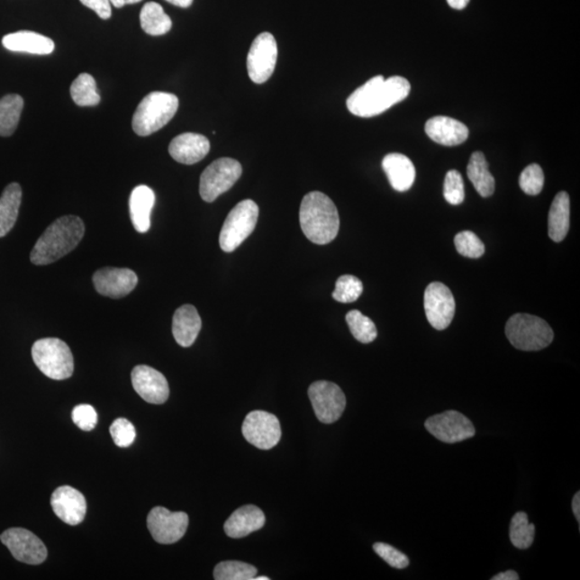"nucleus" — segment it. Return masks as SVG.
I'll return each mask as SVG.
<instances>
[{"label": "nucleus", "instance_id": "c756f323", "mask_svg": "<svg viewBox=\"0 0 580 580\" xmlns=\"http://www.w3.org/2000/svg\"><path fill=\"white\" fill-rule=\"evenodd\" d=\"M142 30L150 36H163L169 32L172 21L158 3H147L140 13Z\"/></svg>", "mask_w": 580, "mask_h": 580}, {"label": "nucleus", "instance_id": "6ab92c4d", "mask_svg": "<svg viewBox=\"0 0 580 580\" xmlns=\"http://www.w3.org/2000/svg\"><path fill=\"white\" fill-rule=\"evenodd\" d=\"M210 152L209 139L199 133L186 132L177 136L169 145L171 158L177 163L194 165Z\"/></svg>", "mask_w": 580, "mask_h": 580}, {"label": "nucleus", "instance_id": "58836bf2", "mask_svg": "<svg viewBox=\"0 0 580 580\" xmlns=\"http://www.w3.org/2000/svg\"><path fill=\"white\" fill-rule=\"evenodd\" d=\"M111 437L119 448H128L136 439V429L125 418H117L110 427Z\"/></svg>", "mask_w": 580, "mask_h": 580}, {"label": "nucleus", "instance_id": "09e8293b", "mask_svg": "<svg viewBox=\"0 0 580 580\" xmlns=\"http://www.w3.org/2000/svg\"><path fill=\"white\" fill-rule=\"evenodd\" d=\"M254 579L255 580H269L270 578L267 577V576H261V577H255Z\"/></svg>", "mask_w": 580, "mask_h": 580}, {"label": "nucleus", "instance_id": "c85d7f7f", "mask_svg": "<svg viewBox=\"0 0 580 580\" xmlns=\"http://www.w3.org/2000/svg\"><path fill=\"white\" fill-rule=\"evenodd\" d=\"M24 99L20 95L11 94L0 99V136H13L18 128Z\"/></svg>", "mask_w": 580, "mask_h": 580}, {"label": "nucleus", "instance_id": "a211bd4d", "mask_svg": "<svg viewBox=\"0 0 580 580\" xmlns=\"http://www.w3.org/2000/svg\"><path fill=\"white\" fill-rule=\"evenodd\" d=\"M51 505L55 515L69 526H77L85 521L86 500L79 490L70 486L58 488L51 496Z\"/></svg>", "mask_w": 580, "mask_h": 580}, {"label": "nucleus", "instance_id": "ea45409f", "mask_svg": "<svg viewBox=\"0 0 580 580\" xmlns=\"http://www.w3.org/2000/svg\"><path fill=\"white\" fill-rule=\"evenodd\" d=\"M373 549H375L376 554L392 567L403 570V568H405L410 565L409 557H407L403 552L393 548L392 545L376 543L373 545Z\"/></svg>", "mask_w": 580, "mask_h": 580}, {"label": "nucleus", "instance_id": "b1692460", "mask_svg": "<svg viewBox=\"0 0 580 580\" xmlns=\"http://www.w3.org/2000/svg\"><path fill=\"white\" fill-rule=\"evenodd\" d=\"M3 46L13 52L49 55L53 53L55 43L51 38L41 33L21 31L3 38Z\"/></svg>", "mask_w": 580, "mask_h": 580}, {"label": "nucleus", "instance_id": "2f4dec72", "mask_svg": "<svg viewBox=\"0 0 580 580\" xmlns=\"http://www.w3.org/2000/svg\"><path fill=\"white\" fill-rule=\"evenodd\" d=\"M535 527L529 522L526 512H516L511 521L510 539L512 545L518 549L531 548L534 540Z\"/></svg>", "mask_w": 580, "mask_h": 580}, {"label": "nucleus", "instance_id": "5701e85b", "mask_svg": "<svg viewBox=\"0 0 580 580\" xmlns=\"http://www.w3.org/2000/svg\"><path fill=\"white\" fill-rule=\"evenodd\" d=\"M202 326V319L197 309L191 304H186L176 311L172 321V333L178 345L182 348H189L196 341Z\"/></svg>", "mask_w": 580, "mask_h": 580}, {"label": "nucleus", "instance_id": "7ed1b4c3", "mask_svg": "<svg viewBox=\"0 0 580 580\" xmlns=\"http://www.w3.org/2000/svg\"><path fill=\"white\" fill-rule=\"evenodd\" d=\"M300 225L311 242L325 245L337 238L340 216L336 204L321 192L306 194L300 205Z\"/></svg>", "mask_w": 580, "mask_h": 580}, {"label": "nucleus", "instance_id": "dca6fc26", "mask_svg": "<svg viewBox=\"0 0 580 580\" xmlns=\"http://www.w3.org/2000/svg\"><path fill=\"white\" fill-rule=\"evenodd\" d=\"M133 389L140 397L152 404H163L169 398L168 381L163 373L149 366H137L131 372Z\"/></svg>", "mask_w": 580, "mask_h": 580}, {"label": "nucleus", "instance_id": "f3484780", "mask_svg": "<svg viewBox=\"0 0 580 580\" xmlns=\"http://www.w3.org/2000/svg\"><path fill=\"white\" fill-rule=\"evenodd\" d=\"M97 293L105 297L119 299L130 295L138 284L135 272L126 267H104L93 276Z\"/></svg>", "mask_w": 580, "mask_h": 580}, {"label": "nucleus", "instance_id": "1a4fd4ad", "mask_svg": "<svg viewBox=\"0 0 580 580\" xmlns=\"http://www.w3.org/2000/svg\"><path fill=\"white\" fill-rule=\"evenodd\" d=\"M309 398L315 415L322 423H333L341 418L347 398L337 384L319 381L311 385Z\"/></svg>", "mask_w": 580, "mask_h": 580}, {"label": "nucleus", "instance_id": "4468645a", "mask_svg": "<svg viewBox=\"0 0 580 580\" xmlns=\"http://www.w3.org/2000/svg\"><path fill=\"white\" fill-rule=\"evenodd\" d=\"M188 516L184 512H170L165 507H154L148 516V529L156 542L175 544L186 533Z\"/></svg>", "mask_w": 580, "mask_h": 580}, {"label": "nucleus", "instance_id": "a18cd8bd", "mask_svg": "<svg viewBox=\"0 0 580 580\" xmlns=\"http://www.w3.org/2000/svg\"><path fill=\"white\" fill-rule=\"evenodd\" d=\"M572 507H573L574 515H575L577 521L580 522V493L579 492L575 495H574Z\"/></svg>", "mask_w": 580, "mask_h": 580}, {"label": "nucleus", "instance_id": "bb28decb", "mask_svg": "<svg viewBox=\"0 0 580 580\" xmlns=\"http://www.w3.org/2000/svg\"><path fill=\"white\" fill-rule=\"evenodd\" d=\"M22 203V188L18 183H11L0 197V238L9 233L18 220Z\"/></svg>", "mask_w": 580, "mask_h": 580}, {"label": "nucleus", "instance_id": "39448f33", "mask_svg": "<svg viewBox=\"0 0 580 580\" xmlns=\"http://www.w3.org/2000/svg\"><path fill=\"white\" fill-rule=\"evenodd\" d=\"M505 334L517 349L537 351L554 341V331L548 322L538 316L515 314L506 322Z\"/></svg>", "mask_w": 580, "mask_h": 580}, {"label": "nucleus", "instance_id": "f03ea898", "mask_svg": "<svg viewBox=\"0 0 580 580\" xmlns=\"http://www.w3.org/2000/svg\"><path fill=\"white\" fill-rule=\"evenodd\" d=\"M85 232V222L80 217H60L38 239L31 253V261L37 266L53 264L74 250L82 241Z\"/></svg>", "mask_w": 580, "mask_h": 580}, {"label": "nucleus", "instance_id": "a19ab883", "mask_svg": "<svg viewBox=\"0 0 580 580\" xmlns=\"http://www.w3.org/2000/svg\"><path fill=\"white\" fill-rule=\"evenodd\" d=\"M72 421L85 431H91L97 425V412L89 404L77 405L72 411Z\"/></svg>", "mask_w": 580, "mask_h": 580}, {"label": "nucleus", "instance_id": "c03bdc74", "mask_svg": "<svg viewBox=\"0 0 580 580\" xmlns=\"http://www.w3.org/2000/svg\"><path fill=\"white\" fill-rule=\"evenodd\" d=\"M446 2H448L449 7L453 9L464 10L467 8L468 3H470V0H446Z\"/></svg>", "mask_w": 580, "mask_h": 580}, {"label": "nucleus", "instance_id": "0eeeda50", "mask_svg": "<svg viewBox=\"0 0 580 580\" xmlns=\"http://www.w3.org/2000/svg\"><path fill=\"white\" fill-rule=\"evenodd\" d=\"M258 205L253 200H243L228 214L220 234L221 249L231 253L247 240L258 225Z\"/></svg>", "mask_w": 580, "mask_h": 580}, {"label": "nucleus", "instance_id": "ddd939ff", "mask_svg": "<svg viewBox=\"0 0 580 580\" xmlns=\"http://www.w3.org/2000/svg\"><path fill=\"white\" fill-rule=\"evenodd\" d=\"M425 427L434 438L448 444L464 442L476 435L472 421L457 411H448L428 418Z\"/></svg>", "mask_w": 580, "mask_h": 580}, {"label": "nucleus", "instance_id": "4c0bfd02", "mask_svg": "<svg viewBox=\"0 0 580 580\" xmlns=\"http://www.w3.org/2000/svg\"><path fill=\"white\" fill-rule=\"evenodd\" d=\"M520 186L523 193L530 196H537L543 191L544 187V172L538 164L529 165L521 172L520 177Z\"/></svg>", "mask_w": 580, "mask_h": 580}, {"label": "nucleus", "instance_id": "cd10ccee", "mask_svg": "<svg viewBox=\"0 0 580 580\" xmlns=\"http://www.w3.org/2000/svg\"><path fill=\"white\" fill-rule=\"evenodd\" d=\"M467 174L474 187L482 197L493 196L495 189V181L490 174L486 158L482 152L473 153L468 161Z\"/></svg>", "mask_w": 580, "mask_h": 580}, {"label": "nucleus", "instance_id": "c9c22d12", "mask_svg": "<svg viewBox=\"0 0 580 580\" xmlns=\"http://www.w3.org/2000/svg\"><path fill=\"white\" fill-rule=\"evenodd\" d=\"M455 247L460 255L467 258H481L485 254V244L472 231H465L457 234Z\"/></svg>", "mask_w": 580, "mask_h": 580}, {"label": "nucleus", "instance_id": "a878e982", "mask_svg": "<svg viewBox=\"0 0 580 580\" xmlns=\"http://www.w3.org/2000/svg\"><path fill=\"white\" fill-rule=\"evenodd\" d=\"M570 230V196L566 192L557 194L548 215V236L559 243L566 239Z\"/></svg>", "mask_w": 580, "mask_h": 580}, {"label": "nucleus", "instance_id": "393cba45", "mask_svg": "<svg viewBox=\"0 0 580 580\" xmlns=\"http://www.w3.org/2000/svg\"><path fill=\"white\" fill-rule=\"evenodd\" d=\"M155 204V194L147 186H139L130 198L131 219L138 232H148L150 227V213Z\"/></svg>", "mask_w": 580, "mask_h": 580}, {"label": "nucleus", "instance_id": "423d86ee", "mask_svg": "<svg viewBox=\"0 0 580 580\" xmlns=\"http://www.w3.org/2000/svg\"><path fill=\"white\" fill-rule=\"evenodd\" d=\"M32 356L38 369L49 378L63 381L74 375V356L68 345L59 339L38 340L32 345Z\"/></svg>", "mask_w": 580, "mask_h": 580}, {"label": "nucleus", "instance_id": "473e14b6", "mask_svg": "<svg viewBox=\"0 0 580 580\" xmlns=\"http://www.w3.org/2000/svg\"><path fill=\"white\" fill-rule=\"evenodd\" d=\"M347 322L351 334L357 341L364 344H369L377 337V329L376 323L365 316L360 311L353 310L347 315Z\"/></svg>", "mask_w": 580, "mask_h": 580}, {"label": "nucleus", "instance_id": "f257e3e1", "mask_svg": "<svg viewBox=\"0 0 580 580\" xmlns=\"http://www.w3.org/2000/svg\"><path fill=\"white\" fill-rule=\"evenodd\" d=\"M410 82L403 77L385 79L376 76L356 89L348 98L349 113L359 117H373L385 113L409 96Z\"/></svg>", "mask_w": 580, "mask_h": 580}, {"label": "nucleus", "instance_id": "e433bc0d", "mask_svg": "<svg viewBox=\"0 0 580 580\" xmlns=\"http://www.w3.org/2000/svg\"><path fill=\"white\" fill-rule=\"evenodd\" d=\"M444 198L449 204L459 205L465 202V183L459 171L449 170L444 181Z\"/></svg>", "mask_w": 580, "mask_h": 580}, {"label": "nucleus", "instance_id": "aec40b11", "mask_svg": "<svg viewBox=\"0 0 580 580\" xmlns=\"http://www.w3.org/2000/svg\"><path fill=\"white\" fill-rule=\"evenodd\" d=\"M425 131L434 142L445 147H455L467 141L468 128L449 116H434L426 122Z\"/></svg>", "mask_w": 580, "mask_h": 580}, {"label": "nucleus", "instance_id": "37998d69", "mask_svg": "<svg viewBox=\"0 0 580 580\" xmlns=\"http://www.w3.org/2000/svg\"><path fill=\"white\" fill-rule=\"evenodd\" d=\"M493 580H518L520 579V576H518V574L515 571H506L503 573L498 574V575H495L492 578Z\"/></svg>", "mask_w": 580, "mask_h": 580}, {"label": "nucleus", "instance_id": "9d476101", "mask_svg": "<svg viewBox=\"0 0 580 580\" xmlns=\"http://www.w3.org/2000/svg\"><path fill=\"white\" fill-rule=\"evenodd\" d=\"M242 433L249 444L265 450L276 448L282 438L277 417L265 411L250 412L243 421Z\"/></svg>", "mask_w": 580, "mask_h": 580}, {"label": "nucleus", "instance_id": "72a5a7b5", "mask_svg": "<svg viewBox=\"0 0 580 580\" xmlns=\"http://www.w3.org/2000/svg\"><path fill=\"white\" fill-rule=\"evenodd\" d=\"M258 575V568L249 563L224 561L214 568L216 580H253Z\"/></svg>", "mask_w": 580, "mask_h": 580}, {"label": "nucleus", "instance_id": "7c9ffc66", "mask_svg": "<svg viewBox=\"0 0 580 580\" xmlns=\"http://www.w3.org/2000/svg\"><path fill=\"white\" fill-rule=\"evenodd\" d=\"M70 94L80 107H95L100 103L96 81L88 74H81L72 82Z\"/></svg>", "mask_w": 580, "mask_h": 580}, {"label": "nucleus", "instance_id": "6e6552de", "mask_svg": "<svg viewBox=\"0 0 580 580\" xmlns=\"http://www.w3.org/2000/svg\"><path fill=\"white\" fill-rule=\"evenodd\" d=\"M242 175V166L232 159H220L206 168L200 177V196L205 203H213L230 191Z\"/></svg>", "mask_w": 580, "mask_h": 580}, {"label": "nucleus", "instance_id": "20e7f679", "mask_svg": "<svg viewBox=\"0 0 580 580\" xmlns=\"http://www.w3.org/2000/svg\"><path fill=\"white\" fill-rule=\"evenodd\" d=\"M178 98L174 94L153 92L139 104L132 117V130L138 136L147 137L159 131L174 119Z\"/></svg>", "mask_w": 580, "mask_h": 580}, {"label": "nucleus", "instance_id": "412c9836", "mask_svg": "<svg viewBox=\"0 0 580 580\" xmlns=\"http://www.w3.org/2000/svg\"><path fill=\"white\" fill-rule=\"evenodd\" d=\"M266 516L259 507L245 505L232 512L225 522L224 530L231 539H242L265 526Z\"/></svg>", "mask_w": 580, "mask_h": 580}, {"label": "nucleus", "instance_id": "f8f14e48", "mask_svg": "<svg viewBox=\"0 0 580 580\" xmlns=\"http://www.w3.org/2000/svg\"><path fill=\"white\" fill-rule=\"evenodd\" d=\"M277 60V44L270 32H262L254 39L248 55V72L254 83L262 85L270 79Z\"/></svg>", "mask_w": 580, "mask_h": 580}, {"label": "nucleus", "instance_id": "f704fd0d", "mask_svg": "<svg viewBox=\"0 0 580 580\" xmlns=\"http://www.w3.org/2000/svg\"><path fill=\"white\" fill-rule=\"evenodd\" d=\"M362 292L364 285L359 278L347 275L338 278L332 297L338 303L351 304L359 299Z\"/></svg>", "mask_w": 580, "mask_h": 580}, {"label": "nucleus", "instance_id": "4be33fe9", "mask_svg": "<svg viewBox=\"0 0 580 580\" xmlns=\"http://www.w3.org/2000/svg\"><path fill=\"white\" fill-rule=\"evenodd\" d=\"M382 166L394 191L407 192L414 184L415 166L407 156L399 153L388 154L385 156Z\"/></svg>", "mask_w": 580, "mask_h": 580}, {"label": "nucleus", "instance_id": "2eb2a0df", "mask_svg": "<svg viewBox=\"0 0 580 580\" xmlns=\"http://www.w3.org/2000/svg\"><path fill=\"white\" fill-rule=\"evenodd\" d=\"M427 320L437 331H445L454 320L456 303L453 293L443 283L434 282L426 288Z\"/></svg>", "mask_w": 580, "mask_h": 580}, {"label": "nucleus", "instance_id": "de8ad7c7", "mask_svg": "<svg viewBox=\"0 0 580 580\" xmlns=\"http://www.w3.org/2000/svg\"><path fill=\"white\" fill-rule=\"evenodd\" d=\"M166 2L175 5L177 7L188 8L191 7L194 0H166Z\"/></svg>", "mask_w": 580, "mask_h": 580}, {"label": "nucleus", "instance_id": "9b49d317", "mask_svg": "<svg viewBox=\"0 0 580 580\" xmlns=\"http://www.w3.org/2000/svg\"><path fill=\"white\" fill-rule=\"evenodd\" d=\"M0 540L14 559L26 565L38 566L46 561L48 549L42 540L23 528H11L0 534Z\"/></svg>", "mask_w": 580, "mask_h": 580}, {"label": "nucleus", "instance_id": "79ce46f5", "mask_svg": "<svg viewBox=\"0 0 580 580\" xmlns=\"http://www.w3.org/2000/svg\"><path fill=\"white\" fill-rule=\"evenodd\" d=\"M80 2L86 7L95 11L100 19L109 20L113 14L110 0H80Z\"/></svg>", "mask_w": 580, "mask_h": 580}, {"label": "nucleus", "instance_id": "49530a36", "mask_svg": "<svg viewBox=\"0 0 580 580\" xmlns=\"http://www.w3.org/2000/svg\"><path fill=\"white\" fill-rule=\"evenodd\" d=\"M140 2L142 0H110L111 5H113L115 8H122L126 5H133Z\"/></svg>", "mask_w": 580, "mask_h": 580}]
</instances>
